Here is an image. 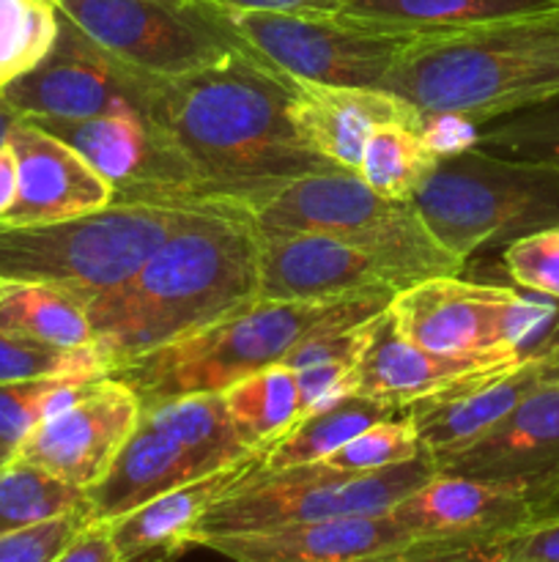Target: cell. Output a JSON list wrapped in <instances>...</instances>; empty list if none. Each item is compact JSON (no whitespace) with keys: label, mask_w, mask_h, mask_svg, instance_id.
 I'll return each instance as SVG.
<instances>
[{"label":"cell","mask_w":559,"mask_h":562,"mask_svg":"<svg viewBox=\"0 0 559 562\" xmlns=\"http://www.w3.org/2000/svg\"><path fill=\"white\" fill-rule=\"evenodd\" d=\"M230 423L252 448H272L301 420L296 373L285 366H269L223 390Z\"/></svg>","instance_id":"28"},{"label":"cell","mask_w":559,"mask_h":562,"mask_svg":"<svg viewBox=\"0 0 559 562\" xmlns=\"http://www.w3.org/2000/svg\"><path fill=\"white\" fill-rule=\"evenodd\" d=\"M142 406L124 382L102 376L85 384L71 404L33 428L14 461L38 467L88 492L137 428Z\"/></svg>","instance_id":"14"},{"label":"cell","mask_w":559,"mask_h":562,"mask_svg":"<svg viewBox=\"0 0 559 562\" xmlns=\"http://www.w3.org/2000/svg\"><path fill=\"white\" fill-rule=\"evenodd\" d=\"M5 140L16 154L20 190L0 225L55 223L113 203L110 181L69 143L31 119L20 115Z\"/></svg>","instance_id":"19"},{"label":"cell","mask_w":559,"mask_h":562,"mask_svg":"<svg viewBox=\"0 0 559 562\" xmlns=\"http://www.w3.org/2000/svg\"><path fill=\"white\" fill-rule=\"evenodd\" d=\"M288 121L296 140L329 168H360L362 151L384 124H425L420 110L378 86L290 80Z\"/></svg>","instance_id":"18"},{"label":"cell","mask_w":559,"mask_h":562,"mask_svg":"<svg viewBox=\"0 0 559 562\" xmlns=\"http://www.w3.org/2000/svg\"><path fill=\"white\" fill-rule=\"evenodd\" d=\"M499 554L510 562H559V503L499 538Z\"/></svg>","instance_id":"39"},{"label":"cell","mask_w":559,"mask_h":562,"mask_svg":"<svg viewBox=\"0 0 559 562\" xmlns=\"http://www.w3.org/2000/svg\"><path fill=\"white\" fill-rule=\"evenodd\" d=\"M442 154L427 140L425 124H384L367 140L356 176L378 195L409 203Z\"/></svg>","instance_id":"29"},{"label":"cell","mask_w":559,"mask_h":562,"mask_svg":"<svg viewBox=\"0 0 559 562\" xmlns=\"http://www.w3.org/2000/svg\"><path fill=\"white\" fill-rule=\"evenodd\" d=\"M55 3H60V0H55Z\"/></svg>","instance_id":"48"},{"label":"cell","mask_w":559,"mask_h":562,"mask_svg":"<svg viewBox=\"0 0 559 562\" xmlns=\"http://www.w3.org/2000/svg\"><path fill=\"white\" fill-rule=\"evenodd\" d=\"M367 289H409L373 252L316 231H258V300H329Z\"/></svg>","instance_id":"15"},{"label":"cell","mask_w":559,"mask_h":562,"mask_svg":"<svg viewBox=\"0 0 559 562\" xmlns=\"http://www.w3.org/2000/svg\"><path fill=\"white\" fill-rule=\"evenodd\" d=\"M20 190V168H16V154L9 140L0 143V220L11 212Z\"/></svg>","instance_id":"44"},{"label":"cell","mask_w":559,"mask_h":562,"mask_svg":"<svg viewBox=\"0 0 559 562\" xmlns=\"http://www.w3.org/2000/svg\"><path fill=\"white\" fill-rule=\"evenodd\" d=\"M75 510H88V494L82 488L69 486L25 461L0 467V536Z\"/></svg>","instance_id":"31"},{"label":"cell","mask_w":559,"mask_h":562,"mask_svg":"<svg viewBox=\"0 0 559 562\" xmlns=\"http://www.w3.org/2000/svg\"><path fill=\"white\" fill-rule=\"evenodd\" d=\"M411 203L466 263L482 247L559 225V165L469 146L438 159Z\"/></svg>","instance_id":"6"},{"label":"cell","mask_w":559,"mask_h":562,"mask_svg":"<svg viewBox=\"0 0 559 562\" xmlns=\"http://www.w3.org/2000/svg\"><path fill=\"white\" fill-rule=\"evenodd\" d=\"M497 562H510V560H497Z\"/></svg>","instance_id":"47"},{"label":"cell","mask_w":559,"mask_h":562,"mask_svg":"<svg viewBox=\"0 0 559 562\" xmlns=\"http://www.w3.org/2000/svg\"><path fill=\"white\" fill-rule=\"evenodd\" d=\"M88 519H91L88 510H75V514L55 516L42 525L0 536V562H53L88 525Z\"/></svg>","instance_id":"38"},{"label":"cell","mask_w":559,"mask_h":562,"mask_svg":"<svg viewBox=\"0 0 559 562\" xmlns=\"http://www.w3.org/2000/svg\"><path fill=\"white\" fill-rule=\"evenodd\" d=\"M392 415H400V412L389 409V406L378 404L373 398H365V395H349V398L338 401L327 409L301 417L288 434H283L266 450L261 472H283L294 470V467L318 464L338 448H343L356 434L365 431L367 426L387 420Z\"/></svg>","instance_id":"27"},{"label":"cell","mask_w":559,"mask_h":562,"mask_svg":"<svg viewBox=\"0 0 559 562\" xmlns=\"http://www.w3.org/2000/svg\"><path fill=\"white\" fill-rule=\"evenodd\" d=\"M381 88L475 126L559 97V11L414 36Z\"/></svg>","instance_id":"3"},{"label":"cell","mask_w":559,"mask_h":562,"mask_svg":"<svg viewBox=\"0 0 559 562\" xmlns=\"http://www.w3.org/2000/svg\"><path fill=\"white\" fill-rule=\"evenodd\" d=\"M433 475L436 464L427 453L378 472H334L321 461L283 472H261L258 467L206 510L186 536V549L214 536L389 514Z\"/></svg>","instance_id":"8"},{"label":"cell","mask_w":559,"mask_h":562,"mask_svg":"<svg viewBox=\"0 0 559 562\" xmlns=\"http://www.w3.org/2000/svg\"><path fill=\"white\" fill-rule=\"evenodd\" d=\"M422 453L425 450H422L420 437H417L409 417L392 415L387 420H378L373 426H367L365 431L349 439L343 448L327 456L321 464L334 472H378L387 470V467L417 459Z\"/></svg>","instance_id":"35"},{"label":"cell","mask_w":559,"mask_h":562,"mask_svg":"<svg viewBox=\"0 0 559 562\" xmlns=\"http://www.w3.org/2000/svg\"><path fill=\"white\" fill-rule=\"evenodd\" d=\"M557 503L535 488L436 472L389 514L417 541H486L518 530Z\"/></svg>","instance_id":"17"},{"label":"cell","mask_w":559,"mask_h":562,"mask_svg":"<svg viewBox=\"0 0 559 562\" xmlns=\"http://www.w3.org/2000/svg\"><path fill=\"white\" fill-rule=\"evenodd\" d=\"M53 562H121L110 536V521L88 519V525Z\"/></svg>","instance_id":"42"},{"label":"cell","mask_w":559,"mask_h":562,"mask_svg":"<svg viewBox=\"0 0 559 562\" xmlns=\"http://www.w3.org/2000/svg\"><path fill=\"white\" fill-rule=\"evenodd\" d=\"M0 329L55 349H93L85 302L44 283H0Z\"/></svg>","instance_id":"26"},{"label":"cell","mask_w":559,"mask_h":562,"mask_svg":"<svg viewBox=\"0 0 559 562\" xmlns=\"http://www.w3.org/2000/svg\"><path fill=\"white\" fill-rule=\"evenodd\" d=\"M499 538H486V541H422L384 562H497L502 560Z\"/></svg>","instance_id":"41"},{"label":"cell","mask_w":559,"mask_h":562,"mask_svg":"<svg viewBox=\"0 0 559 562\" xmlns=\"http://www.w3.org/2000/svg\"><path fill=\"white\" fill-rule=\"evenodd\" d=\"M475 146L507 157L543 159L559 165V97L535 108L491 121L477 132Z\"/></svg>","instance_id":"34"},{"label":"cell","mask_w":559,"mask_h":562,"mask_svg":"<svg viewBox=\"0 0 559 562\" xmlns=\"http://www.w3.org/2000/svg\"><path fill=\"white\" fill-rule=\"evenodd\" d=\"M66 373L107 376V362L96 349H55V346L14 338L0 329V384L66 376Z\"/></svg>","instance_id":"36"},{"label":"cell","mask_w":559,"mask_h":562,"mask_svg":"<svg viewBox=\"0 0 559 562\" xmlns=\"http://www.w3.org/2000/svg\"><path fill=\"white\" fill-rule=\"evenodd\" d=\"M140 423L153 431L179 439L181 445L217 456L225 464H233V461L258 453V450H269L252 448L241 439V434L230 423L228 409H225L223 393H192L159 401V404L142 409Z\"/></svg>","instance_id":"30"},{"label":"cell","mask_w":559,"mask_h":562,"mask_svg":"<svg viewBox=\"0 0 559 562\" xmlns=\"http://www.w3.org/2000/svg\"><path fill=\"white\" fill-rule=\"evenodd\" d=\"M554 373H559V335L510 371L464 393L420 401L400 415L409 417L422 450L431 456L433 464H438L497 426Z\"/></svg>","instance_id":"22"},{"label":"cell","mask_w":559,"mask_h":562,"mask_svg":"<svg viewBox=\"0 0 559 562\" xmlns=\"http://www.w3.org/2000/svg\"><path fill=\"white\" fill-rule=\"evenodd\" d=\"M266 459V450L250 453L247 459L214 470L208 475L175 486L159 497L148 499L140 508L129 510L121 519L110 521L115 552L121 562L140 560L157 549H186V536L195 530L197 521L206 516L214 503L233 492L241 481L252 475Z\"/></svg>","instance_id":"24"},{"label":"cell","mask_w":559,"mask_h":562,"mask_svg":"<svg viewBox=\"0 0 559 562\" xmlns=\"http://www.w3.org/2000/svg\"><path fill=\"white\" fill-rule=\"evenodd\" d=\"M290 77L252 53L208 69L151 80L146 113L173 137L217 206L250 209L263 192L327 170L288 121Z\"/></svg>","instance_id":"1"},{"label":"cell","mask_w":559,"mask_h":562,"mask_svg":"<svg viewBox=\"0 0 559 562\" xmlns=\"http://www.w3.org/2000/svg\"><path fill=\"white\" fill-rule=\"evenodd\" d=\"M502 263L518 289L559 302V225L507 241Z\"/></svg>","instance_id":"37"},{"label":"cell","mask_w":559,"mask_h":562,"mask_svg":"<svg viewBox=\"0 0 559 562\" xmlns=\"http://www.w3.org/2000/svg\"><path fill=\"white\" fill-rule=\"evenodd\" d=\"M548 11H559V0H345L334 16L367 31L427 36Z\"/></svg>","instance_id":"25"},{"label":"cell","mask_w":559,"mask_h":562,"mask_svg":"<svg viewBox=\"0 0 559 562\" xmlns=\"http://www.w3.org/2000/svg\"><path fill=\"white\" fill-rule=\"evenodd\" d=\"M16 119H20V113H16V110L11 108V104H5L3 99H0V143H3L5 137H9L11 126L16 124Z\"/></svg>","instance_id":"45"},{"label":"cell","mask_w":559,"mask_h":562,"mask_svg":"<svg viewBox=\"0 0 559 562\" xmlns=\"http://www.w3.org/2000/svg\"><path fill=\"white\" fill-rule=\"evenodd\" d=\"M69 143L113 187V203L217 206L195 165L146 110H118L96 119H31Z\"/></svg>","instance_id":"11"},{"label":"cell","mask_w":559,"mask_h":562,"mask_svg":"<svg viewBox=\"0 0 559 562\" xmlns=\"http://www.w3.org/2000/svg\"><path fill=\"white\" fill-rule=\"evenodd\" d=\"M223 467L228 464L217 456L181 445L179 439L137 423L102 481L85 492L88 514L96 521H115L148 499Z\"/></svg>","instance_id":"23"},{"label":"cell","mask_w":559,"mask_h":562,"mask_svg":"<svg viewBox=\"0 0 559 562\" xmlns=\"http://www.w3.org/2000/svg\"><path fill=\"white\" fill-rule=\"evenodd\" d=\"M96 379L102 376L99 373H66V376L0 384V467L16 459L38 423L71 404L80 390Z\"/></svg>","instance_id":"32"},{"label":"cell","mask_w":559,"mask_h":562,"mask_svg":"<svg viewBox=\"0 0 559 562\" xmlns=\"http://www.w3.org/2000/svg\"><path fill=\"white\" fill-rule=\"evenodd\" d=\"M247 212L258 231H316L349 241L398 269L409 285L466 267L438 245L414 203L378 195L354 170L296 176L263 192Z\"/></svg>","instance_id":"7"},{"label":"cell","mask_w":559,"mask_h":562,"mask_svg":"<svg viewBox=\"0 0 559 562\" xmlns=\"http://www.w3.org/2000/svg\"><path fill=\"white\" fill-rule=\"evenodd\" d=\"M230 11H269V14H307L332 16L340 11V0H214Z\"/></svg>","instance_id":"43"},{"label":"cell","mask_w":559,"mask_h":562,"mask_svg":"<svg viewBox=\"0 0 559 562\" xmlns=\"http://www.w3.org/2000/svg\"><path fill=\"white\" fill-rule=\"evenodd\" d=\"M392 289H367L329 300H255L186 338L110 368L140 406L192 393H223L239 379L280 366L296 346L321 329L356 324L387 311Z\"/></svg>","instance_id":"4"},{"label":"cell","mask_w":559,"mask_h":562,"mask_svg":"<svg viewBox=\"0 0 559 562\" xmlns=\"http://www.w3.org/2000/svg\"><path fill=\"white\" fill-rule=\"evenodd\" d=\"M543 300V296H540ZM438 274L395 291L387 318L409 344L442 357H526L559 333L551 302Z\"/></svg>","instance_id":"9"},{"label":"cell","mask_w":559,"mask_h":562,"mask_svg":"<svg viewBox=\"0 0 559 562\" xmlns=\"http://www.w3.org/2000/svg\"><path fill=\"white\" fill-rule=\"evenodd\" d=\"M258 300V228L241 206H197L126 283L88 302L110 368Z\"/></svg>","instance_id":"2"},{"label":"cell","mask_w":559,"mask_h":562,"mask_svg":"<svg viewBox=\"0 0 559 562\" xmlns=\"http://www.w3.org/2000/svg\"><path fill=\"white\" fill-rule=\"evenodd\" d=\"M228 11L247 47L290 80L378 86L414 36L354 27L338 16Z\"/></svg>","instance_id":"12"},{"label":"cell","mask_w":559,"mask_h":562,"mask_svg":"<svg viewBox=\"0 0 559 562\" xmlns=\"http://www.w3.org/2000/svg\"><path fill=\"white\" fill-rule=\"evenodd\" d=\"M148 82L151 77L115 60L60 14L53 49L27 75L0 91V99L22 119L80 121L118 110H146Z\"/></svg>","instance_id":"13"},{"label":"cell","mask_w":559,"mask_h":562,"mask_svg":"<svg viewBox=\"0 0 559 562\" xmlns=\"http://www.w3.org/2000/svg\"><path fill=\"white\" fill-rule=\"evenodd\" d=\"M535 355V351H532ZM529 357V355H526ZM526 357H442L400 338L384 311L373 344L360 362L356 395L403 412L420 401L444 398L510 371Z\"/></svg>","instance_id":"20"},{"label":"cell","mask_w":559,"mask_h":562,"mask_svg":"<svg viewBox=\"0 0 559 562\" xmlns=\"http://www.w3.org/2000/svg\"><path fill=\"white\" fill-rule=\"evenodd\" d=\"M417 543L392 514H381L214 536L201 547L233 562H384Z\"/></svg>","instance_id":"21"},{"label":"cell","mask_w":559,"mask_h":562,"mask_svg":"<svg viewBox=\"0 0 559 562\" xmlns=\"http://www.w3.org/2000/svg\"><path fill=\"white\" fill-rule=\"evenodd\" d=\"M192 209L110 203L38 225H0V283H44L91 302L118 289Z\"/></svg>","instance_id":"5"},{"label":"cell","mask_w":559,"mask_h":562,"mask_svg":"<svg viewBox=\"0 0 559 562\" xmlns=\"http://www.w3.org/2000/svg\"><path fill=\"white\" fill-rule=\"evenodd\" d=\"M58 27L55 0H0V91L38 66Z\"/></svg>","instance_id":"33"},{"label":"cell","mask_w":559,"mask_h":562,"mask_svg":"<svg viewBox=\"0 0 559 562\" xmlns=\"http://www.w3.org/2000/svg\"><path fill=\"white\" fill-rule=\"evenodd\" d=\"M340 3H345V0H340Z\"/></svg>","instance_id":"49"},{"label":"cell","mask_w":559,"mask_h":562,"mask_svg":"<svg viewBox=\"0 0 559 562\" xmlns=\"http://www.w3.org/2000/svg\"><path fill=\"white\" fill-rule=\"evenodd\" d=\"M181 554V549H157V552L146 554L140 560H132V562H173Z\"/></svg>","instance_id":"46"},{"label":"cell","mask_w":559,"mask_h":562,"mask_svg":"<svg viewBox=\"0 0 559 562\" xmlns=\"http://www.w3.org/2000/svg\"><path fill=\"white\" fill-rule=\"evenodd\" d=\"M58 11L151 80H175L233 53H252L214 0H60Z\"/></svg>","instance_id":"10"},{"label":"cell","mask_w":559,"mask_h":562,"mask_svg":"<svg viewBox=\"0 0 559 562\" xmlns=\"http://www.w3.org/2000/svg\"><path fill=\"white\" fill-rule=\"evenodd\" d=\"M436 472L513 483L559 499V373L482 437L438 461Z\"/></svg>","instance_id":"16"},{"label":"cell","mask_w":559,"mask_h":562,"mask_svg":"<svg viewBox=\"0 0 559 562\" xmlns=\"http://www.w3.org/2000/svg\"><path fill=\"white\" fill-rule=\"evenodd\" d=\"M296 384H299L301 417H307L312 412L327 409V406L349 398V395H356L360 366L327 362V366L305 368V371H296Z\"/></svg>","instance_id":"40"}]
</instances>
